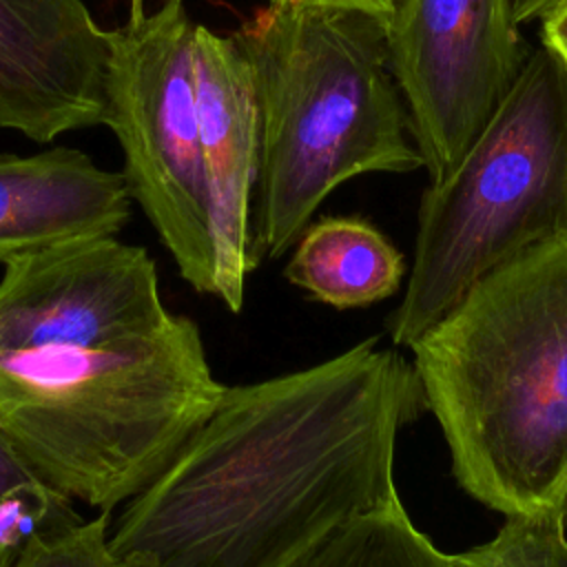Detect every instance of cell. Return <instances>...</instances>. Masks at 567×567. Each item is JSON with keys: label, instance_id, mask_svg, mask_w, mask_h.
<instances>
[{"label": "cell", "instance_id": "6da1fadb", "mask_svg": "<svg viewBox=\"0 0 567 567\" xmlns=\"http://www.w3.org/2000/svg\"><path fill=\"white\" fill-rule=\"evenodd\" d=\"M370 337L310 368L226 385L109 529L122 567H292L399 501L396 441L427 412L412 363Z\"/></svg>", "mask_w": 567, "mask_h": 567}, {"label": "cell", "instance_id": "7a4b0ae2", "mask_svg": "<svg viewBox=\"0 0 567 567\" xmlns=\"http://www.w3.org/2000/svg\"><path fill=\"white\" fill-rule=\"evenodd\" d=\"M456 483L503 514L567 492V237L474 281L410 346Z\"/></svg>", "mask_w": 567, "mask_h": 567}, {"label": "cell", "instance_id": "3957f363", "mask_svg": "<svg viewBox=\"0 0 567 567\" xmlns=\"http://www.w3.org/2000/svg\"><path fill=\"white\" fill-rule=\"evenodd\" d=\"M252 78L259 171L250 268L281 257L317 206L363 173L423 166L390 69L388 20L341 7H259L233 31Z\"/></svg>", "mask_w": 567, "mask_h": 567}, {"label": "cell", "instance_id": "277c9868", "mask_svg": "<svg viewBox=\"0 0 567 567\" xmlns=\"http://www.w3.org/2000/svg\"><path fill=\"white\" fill-rule=\"evenodd\" d=\"M224 390L175 312L93 348L0 352V427L47 485L100 512L146 489Z\"/></svg>", "mask_w": 567, "mask_h": 567}, {"label": "cell", "instance_id": "5b68a950", "mask_svg": "<svg viewBox=\"0 0 567 567\" xmlns=\"http://www.w3.org/2000/svg\"><path fill=\"white\" fill-rule=\"evenodd\" d=\"M567 237V66L540 44L456 166L430 182L392 346L410 348L489 270Z\"/></svg>", "mask_w": 567, "mask_h": 567}, {"label": "cell", "instance_id": "8992f818", "mask_svg": "<svg viewBox=\"0 0 567 567\" xmlns=\"http://www.w3.org/2000/svg\"><path fill=\"white\" fill-rule=\"evenodd\" d=\"M193 40L195 22L184 0H164L153 13L109 29L104 126L122 148L131 199L182 279L202 295H215Z\"/></svg>", "mask_w": 567, "mask_h": 567}, {"label": "cell", "instance_id": "52a82bcc", "mask_svg": "<svg viewBox=\"0 0 567 567\" xmlns=\"http://www.w3.org/2000/svg\"><path fill=\"white\" fill-rule=\"evenodd\" d=\"M388 55L430 182L456 166L529 58L512 0H399Z\"/></svg>", "mask_w": 567, "mask_h": 567}, {"label": "cell", "instance_id": "ba28073f", "mask_svg": "<svg viewBox=\"0 0 567 567\" xmlns=\"http://www.w3.org/2000/svg\"><path fill=\"white\" fill-rule=\"evenodd\" d=\"M2 268L0 352L93 348L168 317L153 257L117 235L49 246Z\"/></svg>", "mask_w": 567, "mask_h": 567}, {"label": "cell", "instance_id": "9c48e42d", "mask_svg": "<svg viewBox=\"0 0 567 567\" xmlns=\"http://www.w3.org/2000/svg\"><path fill=\"white\" fill-rule=\"evenodd\" d=\"M106 53L82 0H0V128L47 144L104 124Z\"/></svg>", "mask_w": 567, "mask_h": 567}, {"label": "cell", "instance_id": "30bf717a", "mask_svg": "<svg viewBox=\"0 0 567 567\" xmlns=\"http://www.w3.org/2000/svg\"><path fill=\"white\" fill-rule=\"evenodd\" d=\"M195 95L215 250V297L244 306L250 206L259 171V117L248 60L233 33L195 24Z\"/></svg>", "mask_w": 567, "mask_h": 567}, {"label": "cell", "instance_id": "8fae6325", "mask_svg": "<svg viewBox=\"0 0 567 567\" xmlns=\"http://www.w3.org/2000/svg\"><path fill=\"white\" fill-rule=\"evenodd\" d=\"M131 204L124 175L100 168L84 151L0 153V266L49 246L117 235Z\"/></svg>", "mask_w": 567, "mask_h": 567}, {"label": "cell", "instance_id": "7c38bea8", "mask_svg": "<svg viewBox=\"0 0 567 567\" xmlns=\"http://www.w3.org/2000/svg\"><path fill=\"white\" fill-rule=\"evenodd\" d=\"M286 264V279L332 308H361L392 297L405 259L361 217H323L303 228Z\"/></svg>", "mask_w": 567, "mask_h": 567}, {"label": "cell", "instance_id": "4fadbf2b", "mask_svg": "<svg viewBox=\"0 0 567 567\" xmlns=\"http://www.w3.org/2000/svg\"><path fill=\"white\" fill-rule=\"evenodd\" d=\"M292 567H443V551L399 498L339 525Z\"/></svg>", "mask_w": 567, "mask_h": 567}, {"label": "cell", "instance_id": "5bb4252c", "mask_svg": "<svg viewBox=\"0 0 567 567\" xmlns=\"http://www.w3.org/2000/svg\"><path fill=\"white\" fill-rule=\"evenodd\" d=\"M82 520L73 501L47 485L0 427V567L35 536Z\"/></svg>", "mask_w": 567, "mask_h": 567}, {"label": "cell", "instance_id": "9a60e30c", "mask_svg": "<svg viewBox=\"0 0 567 567\" xmlns=\"http://www.w3.org/2000/svg\"><path fill=\"white\" fill-rule=\"evenodd\" d=\"M565 518V507L505 516L492 540L443 554V567H567Z\"/></svg>", "mask_w": 567, "mask_h": 567}, {"label": "cell", "instance_id": "2e32d148", "mask_svg": "<svg viewBox=\"0 0 567 567\" xmlns=\"http://www.w3.org/2000/svg\"><path fill=\"white\" fill-rule=\"evenodd\" d=\"M109 514L31 538L11 567H122L109 545Z\"/></svg>", "mask_w": 567, "mask_h": 567}, {"label": "cell", "instance_id": "e0dca14e", "mask_svg": "<svg viewBox=\"0 0 567 567\" xmlns=\"http://www.w3.org/2000/svg\"><path fill=\"white\" fill-rule=\"evenodd\" d=\"M540 40L543 47L556 53L560 62L567 66V2L551 9L540 20Z\"/></svg>", "mask_w": 567, "mask_h": 567}, {"label": "cell", "instance_id": "ac0fdd59", "mask_svg": "<svg viewBox=\"0 0 567 567\" xmlns=\"http://www.w3.org/2000/svg\"><path fill=\"white\" fill-rule=\"evenodd\" d=\"M275 4H321V7H341V9H357L383 20H390L399 0H268Z\"/></svg>", "mask_w": 567, "mask_h": 567}, {"label": "cell", "instance_id": "d6986e66", "mask_svg": "<svg viewBox=\"0 0 567 567\" xmlns=\"http://www.w3.org/2000/svg\"><path fill=\"white\" fill-rule=\"evenodd\" d=\"M146 16V0H128V18Z\"/></svg>", "mask_w": 567, "mask_h": 567}, {"label": "cell", "instance_id": "ffe728a7", "mask_svg": "<svg viewBox=\"0 0 567 567\" xmlns=\"http://www.w3.org/2000/svg\"><path fill=\"white\" fill-rule=\"evenodd\" d=\"M563 507H565V516H567V492H565V501H563Z\"/></svg>", "mask_w": 567, "mask_h": 567}]
</instances>
